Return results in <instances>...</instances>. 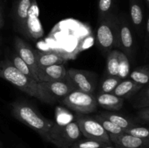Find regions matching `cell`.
Masks as SVG:
<instances>
[{
	"label": "cell",
	"mask_w": 149,
	"mask_h": 148,
	"mask_svg": "<svg viewBox=\"0 0 149 148\" xmlns=\"http://www.w3.org/2000/svg\"><path fill=\"white\" fill-rule=\"evenodd\" d=\"M124 133L133 136L135 137L149 140V131L147 128L136 125L124 130Z\"/></svg>",
	"instance_id": "29"
},
{
	"label": "cell",
	"mask_w": 149,
	"mask_h": 148,
	"mask_svg": "<svg viewBox=\"0 0 149 148\" xmlns=\"http://www.w3.org/2000/svg\"><path fill=\"white\" fill-rule=\"evenodd\" d=\"M11 63L13 64V66L16 68L18 71H20V73H22L24 75H27L29 78H32V79L36 80L37 81V78H36V76L34 75V74L33 73V72L31 71V70L30 69V68L29 67V65L20 57L17 55V54L16 52L12 55L11 59H10Z\"/></svg>",
	"instance_id": "22"
},
{
	"label": "cell",
	"mask_w": 149,
	"mask_h": 148,
	"mask_svg": "<svg viewBox=\"0 0 149 148\" xmlns=\"http://www.w3.org/2000/svg\"><path fill=\"white\" fill-rule=\"evenodd\" d=\"M75 120L78 124L83 136L87 139L103 142L106 145L112 144L107 132L93 117L79 113L76 117Z\"/></svg>",
	"instance_id": "6"
},
{
	"label": "cell",
	"mask_w": 149,
	"mask_h": 148,
	"mask_svg": "<svg viewBox=\"0 0 149 148\" xmlns=\"http://www.w3.org/2000/svg\"><path fill=\"white\" fill-rule=\"evenodd\" d=\"M14 45L15 52L29 65V67L31 70V71L34 74L38 81V66L37 63H36L35 49H33L29 44L25 41L19 36H15V38Z\"/></svg>",
	"instance_id": "9"
},
{
	"label": "cell",
	"mask_w": 149,
	"mask_h": 148,
	"mask_svg": "<svg viewBox=\"0 0 149 148\" xmlns=\"http://www.w3.org/2000/svg\"><path fill=\"white\" fill-rule=\"evenodd\" d=\"M106 144L93 139L81 138L73 144L70 148H102Z\"/></svg>",
	"instance_id": "28"
},
{
	"label": "cell",
	"mask_w": 149,
	"mask_h": 148,
	"mask_svg": "<svg viewBox=\"0 0 149 148\" xmlns=\"http://www.w3.org/2000/svg\"><path fill=\"white\" fill-rule=\"evenodd\" d=\"M145 32L146 38V41H148L149 38V17H147L145 23H144V28H143V33Z\"/></svg>",
	"instance_id": "31"
},
{
	"label": "cell",
	"mask_w": 149,
	"mask_h": 148,
	"mask_svg": "<svg viewBox=\"0 0 149 148\" xmlns=\"http://www.w3.org/2000/svg\"><path fill=\"white\" fill-rule=\"evenodd\" d=\"M40 84L47 92L56 100L59 99L62 100L71 91L76 89L75 86L71 84L67 77L61 81L40 82Z\"/></svg>",
	"instance_id": "10"
},
{
	"label": "cell",
	"mask_w": 149,
	"mask_h": 148,
	"mask_svg": "<svg viewBox=\"0 0 149 148\" xmlns=\"http://www.w3.org/2000/svg\"><path fill=\"white\" fill-rule=\"evenodd\" d=\"M128 58L135 52V38L129 21L125 16H117V46Z\"/></svg>",
	"instance_id": "7"
},
{
	"label": "cell",
	"mask_w": 149,
	"mask_h": 148,
	"mask_svg": "<svg viewBox=\"0 0 149 148\" xmlns=\"http://www.w3.org/2000/svg\"><path fill=\"white\" fill-rule=\"evenodd\" d=\"M130 75V61L129 58L123 53L120 52L119 55V72L117 76L121 80L126 79Z\"/></svg>",
	"instance_id": "27"
},
{
	"label": "cell",
	"mask_w": 149,
	"mask_h": 148,
	"mask_svg": "<svg viewBox=\"0 0 149 148\" xmlns=\"http://www.w3.org/2000/svg\"><path fill=\"white\" fill-rule=\"evenodd\" d=\"M4 17H3V14H2V10H1V6H0V29L2 28V27L4 26Z\"/></svg>",
	"instance_id": "32"
},
{
	"label": "cell",
	"mask_w": 149,
	"mask_h": 148,
	"mask_svg": "<svg viewBox=\"0 0 149 148\" xmlns=\"http://www.w3.org/2000/svg\"><path fill=\"white\" fill-rule=\"evenodd\" d=\"M82 137L83 135L76 120L66 123L54 122L48 133L47 141L58 147H70Z\"/></svg>",
	"instance_id": "3"
},
{
	"label": "cell",
	"mask_w": 149,
	"mask_h": 148,
	"mask_svg": "<svg viewBox=\"0 0 149 148\" xmlns=\"http://www.w3.org/2000/svg\"><path fill=\"white\" fill-rule=\"evenodd\" d=\"M31 0H17L15 4L14 18L16 28L23 36L29 37L27 31V19Z\"/></svg>",
	"instance_id": "11"
},
{
	"label": "cell",
	"mask_w": 149,
	"mask_h": 148,
	"mask_svg": "<svg viewBox=\"0 0 149 148\" xmlns=\"http://www.w3.org/2000/svg\"><path fill=\"white\" fill-rule=\"evenodd\" d=\"M95 99L97 105L110 111L119 110L124 104V99L117 97L113 93H99Z\"/></svg>",
	"instance_id": "16"
},
{
	"label": "cell",
	"mask_w": 149,
	"mask_h": 148,
	"mask_svg": "<svg viewBox=\"0 0 149 148\" xmlns=\"http://www.w3.org/2000/svg\"><path fill=\"white\" fill-rule=\"evenodd\" d=\"M58 148H70V147H58Z\"/></svg>",
	"instance_id": "35"
},
{
	"label": "cell",
	"mask_w": 149,
	"mask_h": 148,
	"mask_svg": "<svg viewBox=\"0 0 149 148\" xmlns=\"http://www.w3.org/2000/svg\"><path fill=\"white\" fill-rule=\"evenodd\" d=\"M112 144L121 148H149V140L140 139L122 133L117 135H109Z\"/></svg>",
	"instance_id": "14"
},
{
	"label": "cell",
	"mask_w": 149,
	"mask_h": 148,
	"mask_svg": "<svg viewBox=\"0 0 149 148\" xmlns=\"http://www.w3.org/2000/svg\"><path fill=\"white\" fill-rule=\"evenodd\" d=\"M130 15L132 27L139 34H141L143 32L145 21L141 0H130Z\"/></svg>",
	"instance_id": "15"
},
{
	"label": "cell",
	"mask_w": 149,
	"mask_h": 148,
	"mask_svg": "<svg viewBox=\"0 0 149 148\" xmlns=\"http://www.w3.org/2000/svg\"><path fill=\"white\" fill-rule=\"evenodd\" d=\"M121 81L118 76L106 75L100 83L99 93H112Z\"/></svg>",
	"instance_id": "25"
},
{
	"label": "cell",
	"mask_w": 149,
	"mask_h": 148,
	"mask_svg": "<svg viewBox=\"0 0 149 148\" xmlns=\"http://www.w3.org/2000/svg\"><path fill=\"white\" fill-rule=\"evenodd\" d=\"M137 96L132 102V105L135 108L141 109L149 107V87L148 85L142 87L137 93Z\"/></svg>",
	"instance_id": "24"
},
{
	"label": "cell",
	"mask_w": 149,
	"mask_h": 148,
	"mask_svg": "<svg viewBox=\"0 0 149 148\" xmlns=\"http://www.w3.org/2000/svg\"><path fill=\"white\" fill-rule=\"evenodd\" d=\"M93 118L101 125L102 127L107 132L109 135H117L124 133L123 129H121L120 127L117 126L116 125H115L114 123H113L111 121L106 119V118L102 116L99 113L94 115Z\"/></svg>",
	"instance_id": "23"
},
{
	"label": "cell",
	"mask_w": 149,
	"mask_h": 148,
	"mask_svg": "<svg viewBox=\"0 0 149 148\" xmlns=\"http://www.w3.org/2000/svg\"><path fill=\"white\" fill-rule=\"evenodd\" d=\"M102 148H121V147H119L116 146V145L111 144V145H106L105 146H103Z\"/></svg>",
	"instance_id": "33"
},
{
	"label": "cell",
	"mask_w": 149,
	"mask_h": 148,
	"mask_svg": "<svg viewBox=\"0 0 149 148\" xmlns=\"http://www.w3.org/2000/svg\"><path fill=\"white\" fill-rule=\"evenodd\" d=\"M137 117L139 120L144 123H148L149 122V107H143L138 110L137 113Z\"/></svg>",
	"instance_id": "30"
},
{
	"label": "cell",
	"mask_w": 149,
	"mask_h": 148,
	"mask_svg": "<svg viewBox=\"0 0 149 148\" xmlns=\"http://www.w3.org/2000/svg\"><path fill=\"white\" fill-rule=\"evenodd\" d=\"M39 11L35 0H32L27 19V31L29 37L39 39L44 33L43 28L39 18Z\"/></svg>",
	"instance_id": "12"
},
{
	"label": "cell",
	"mask_w": 149,
	"mask_h": 148,
	"mask_svg": "<svg viewBox=\"0 0 149 148\" xmlns=\"http://www.w3.org/2000/svg\"><path fill=\"white\" fill-rule=\"evenodd\" d=\"M61 102L74 111L84 115L95 111L97 106L95 96L77 89L63 97Z\"/></svg>",
	"instance_id": "5"
},
{
	"label": "cell",
	"mask_w": 149,
	"mask_h": 148,
	"mask_svg": "<svg viewBox=\"0 0 149 148\" xmlns=\"http://www.w3.org/2000/svg\"><path fill=\"white\" fill-rule=\"evenodd\" d=\"M67 70L63 64L38 68L37 77L39 82L61 81L66 77Z\"/></svg>",
	"instance_id": "13"
},
{
	"label": "cell",
	"mask_w": 149,
	"mask_h": 148,
	"mask_svg": "<svg viewBox=\"0 0 149 148\" xmlns=\"http://www.w3.org/2000/svg\"><path fill=\"white\" fill-rule=\"evenodd\" d=\"M130 79L135 81L142 86L148 85L149 80V68L148 65L138 67L130 73Z\"/></svg>",
	"instance_id": "21"
},
{
	"label": "cell",
	"mask_w": 149,
	"mask_h": 148,
	"mask_svg": "<svg viewBox=\"0 0 149 148\" xmlns=\"http://www.w3.org/2000/svg\"><path fill=\"white\" fill-rule=\"evenodd\" d=\"M0 78L26 93L30 97H35L47 104H53L57 101L51 97L42 86L40 82L29 78L17 71L10 59H6L0 62Z\"/></svg>",
	"instance_id": "1"
},
{
	"label": "cell",
	"mask_w": 149,
	"mask_h": 148,
	"mask_svg": "<svg viewBox=\"0 0 149 148\" xmlns=\"http://www.w3.org/2000/svg\"><path fill=\"white\" fill-rule=\"evenodd\" d=\"M35 54L38 68L63 64L65 61V58L58 52H42L35 49Z\"/></svg>",
	"instance_id": "18"
},
{
	"label": "cell",
	"mask_w": 149,
	"mask_h": 148,
	"mask_svg": "<svg viewBox=\"0 0 149 148\" xmlns=\"http://www.w3.org/2000/svg\"><path fill=\"white\" fill-rule=\"evenodd\" d=\"M146 2L147 5H149V0H146Z\"/></svg>",
	"instance_id": "34"
},
{
	"label": "cell",
	"mask_w": 149,
	"mask_h": 148,
	"mask_svg": "<svg viewBox=\"0 0 149 148\" xmlns=\"http://www.w3.org/2000/svg\"><path fill=\"white\" fill-rule=\"evenodd\" d=\"M142 87L143 86L139 85L132 80L126 78V79L122 80L119 83L112 93L117 97L125 100V99L130 98L135 95L141 89Z\"/></svg>",
	"instance_id": "17"
},
{
	"label": "cell",
	"mask_w": 149,
	"mask_h": 148,
	"mask_svg": "<svg viewBox=\"0 0 149 148\" xmlns=\"http://www.w3.org/2000/svg\"><path fill=\"white\" fill-rule=\"evenodd\" d=\"M66 77L77 89L93 94L97 86V75L95 73L69 68L67 70Z\"/></svg>",
	"instance_id": "8"
},
{
	"label": "cell",
	"mask_w": 149,
	"mask_h": 148,
	"mask_svg": "<svg viewBox=\"0 0 149 148\" xmlns=\"http://www.w3.org/2000/svg\"><path fill=\"white\" fill-rule=\"evenodd\" d=\"M1 142H0V147H1Z\"/></svg>",
	"instance_id": "36"
},
{
	"label": "cell",
	"mask_w": 149,
	"mask_h": 148,
	"mask_svg": "<svg viewBox=\"0 0 149 148\" xmlns=\"http://www.w3.org/2000/svg\"><path fill=\"white\" fill-rule=\"evenodd\" d=\"M96 41L104 55H107L113 48L117 46V16L113 14L106 18L98 20Z\"/></svg>",
	"instance_id": "4"
},
{
	"label": "cell",
	"mask_w": 149,
	"mask_h": 148,
	"mask_svg": "<svg viewBox=\"0 0 149 148\" xmlns=\"http://www.w3.org/2000/svg\"><path fill=\"white\" fill-rule=\"evenodd\" d=\"M120 52V50L117 49H112L106 55V75H118Z\"/></svg>",
	"instance_id": "20"
},
{
	"label": "cell",
	"mask_w": 149,
	"mask_h": 148,
	"mask_svg": "<svg viewBox=\"0 0 149 148\" xmlns=\"http://www.w3.org/2000/svg\"><path fill=\"white\" fill-rule=\"evenodd\" d=\"M99 114L101 115L102 116L106 118L110 121H111L112 123L120 127L123 130L127 129L137 125L135 120L128 118L120 114H118V113H111V112H103V113H100Z\"/></svg>",
	"instance_id": "19"
},
{
	"label": "cell",
	"mask_w": 149,
	"mask_h": 148,
	"mask_svg": "<svg viewBox=\"0 0 149 148\" xmlns=\"http://www.w3.org/2000/svg\"><path fill=\"white\" fill-rule=\"evenodd\" d=\"M0 148H1V147H0Z\"/></svg>",
	"instance_id": "37"
},
{
	"label": "cell",
	"mask_w": 149,
	"mask_h": 148,
	"mask_svg": "<svg viewBox=\"0 0 149 148\" xmlns=\"http://www.w3.org/2000/svg\"><path fill=\"white\" fill-rule=\"evenodd\" d=\"M113 0H98V20L113 15Z\"/></svg>",
	"instance_id": "26"
},
{
	"label": "cell",
	"mask_w": 149,
	"mask_h": 148,
	"mask_svg": "<svg viewBox=\"0 0 149 148\" xmlns=\"http://www.w3.org/2000/svg\"><path fill=\"white\" fill-rule=\"evenodd\" d=\"M12 113L17 120L37 132L47 141L49 131L53 126V120L42 115L34 107L23 102H15L11 104Z\"/></svg>",
	"instance_id": "2"
}]
</instances>
